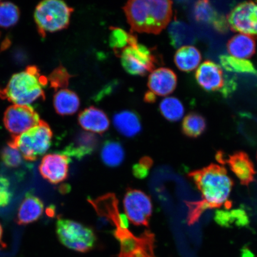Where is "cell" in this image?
I'll list each match as a JSON object with an SVG mask.
<instances>
[{
  "label": "cell",
  "instance_id": "6da1fadb",
  "mask_svg": "<svg viewBox=\"0 0 257 257\" xmlns=\"http://www.w3.org/2000/svg\"><path fill=\"white\" fill-rule=\"evenodd\" d=\"M202 194V200L194 201L195 207L201 213L224 205L229 210L232 202L229 200L233 182L224 167L211 164L205 168L195 170L188 175Z\"/></svg>",
  "mask_w": 257,
  "mask_h": 257
},
{
  "label": "cell",
  "instance_id": "7a4b0ae2",
  "mask_svg": "<svg viewBox=\"0 0 257 257\" xmlns=\"http://www.w3.org/2000/svg\"><path fill=\"white\" fill-rule=\"evenodd\" d=\"M172 6L168 0H133L124 6L123 11L132 30L157 35L171 21Z\"/></svg>",
  "mask_w": 257,
  "mask_h": 257
},
{
  "label": "cell",
  "instance_id": "3957f363",
  "mask_svg": "<svg viewBox=\"0 0 257 257\" xmlns=\"http://www.w3.org/2000/svg\"><path fill=\"white\" fill-rule=\"evenodd\" d=\"M48 82L37 67L29 66L25 71L13 75L0 96L16 105H30L37 99H45L43 87Z\"/></svg>",
  "mask_w": 257,
  "mask_h": 257
},
{
  "label": "cell",
  "instance_id": "277c9868",
  "mask_svg": "<svg viewBox=\"0 0 257 257\" xmlns=\"http://www.w3.org/2000/svg\"><path fill=\"white\" fill-rule=\"evenodd\" d=\"M73 9L62 1L47 0L39 3L35 10L34 19L38 33L43 38L68 27Z\"/></svg>",
  "mask_w": 257,
  "mask_h": 257
},
{
  "label": "cell",
  "instance_id": "5b68a950",
  "mask_svg": "<svg viewBox=\"0 0 257 257\" xmlns=\"http://www.w3.org/2000/svg\"><path fill=\"white\" fill-rule=\"evenodd\" d=\"M53 134L47 122L40 123L10 141L17 148L25 160L33 162L44 155L52 144Z\"/></svg>",
  "mask_w": 257,
  "mask_h": 257
},
{
  "label": "cell",
  "instance_id": "8992f818",
  "mask_svg": "<svg viewBox=\"0 0 257 257\" xmlns=\"http://www.w3.org/2000/svg\"><path fill=\"white\" fill-rule=\"evenodd\" d=\"M56 232L60 242L75 251L87 252L95 246L96 237L94 230L78 221L58 218Z\"/></svg>",
  "mask_w": 257,
  "mask_h": 257
},
{
  "label": "cell",
  "instance_id": "52a82bcc",
  "mask_svg": "<svg viewBox=\"0 0 257 257\" xmlns=\"http://www.w3.org/2000/svg\"><path fill=\"white\" fill-rule=\"evenodd\" d=\"M116 226L114 236L120 244V252L117 257H156L154 254V234L146 231L137 237L126 228L121 227L118 223V216L112 218Z\"/></svg>",
  "mask_w": 257,
  "mask_h": 257
},
{
  "label": "cell",
  "instance_id": "ba28073f",
  "mask_svg": "<svg viewBox=\"0 0 257 257\" xmlns=\"http://www.w3.org/2000/svg\"><path fill=\"white\" fill-rule=\"evenodd\" d=\"M118 57L125 71L134 76L153 72L159 62L152 48L138 43L125 48Z\"/></svg>",
  "mask_w": 257,
  "mask_h": 257
},
{
  "label": "cell",
  "instance_id": "9c48e42d",
  "mask_svg": "<svg viewBox=\"0 0 257 257\" xmlns=\"http://www.w3.org/2000/svg\"><path fill=\"white\" fill-rule=\"evenodd\" d=\"M40 115L30 105H12L5 112L3 122L12 137L20 136L40 121Z\"/></svg>",
  "mask_w": 257,
  "mask_h": 257
},
{
  "label": "cell",
  "instance_id": "30bf717a",
  "mask_svg": "<svg viewBox=\"0 0 257 257\" xmlns=\"http://www.w3.org/2000/svg\"><path fill=\"white\" fill-rule=\"evenodd\" d=\"M123 205L126 216L132 223L137 226H149L153 204L146 193L138 189H128L124 195Z\"/></svg>",
  "mask_w": 257,
  "mask_h": 257
},
{
  "label": "cell",
  "instance_id": "8fae6325",
  "mask_svg": "<svg viewBox=\"0 0 257 257\" xmlns=\"http://www.w3.org/2000/svg\"><path fill=\"white\" fill-rule=\"evenodd\" d=\"M227 19L232 31L257 37V4L255 3H240L230 12Z\"/></svg>",
  "mask_w": 257,
  "mask_h": 257
},
{
  "label": "cell",
  "instance_id": "7c38bea8",
  "mask_svg": "<svg viewBox=\"0 0 257 257\" xmlns=\"http://www.w3.org/2000/svg\"><path fill=\"white\" fill-rule=\"evenodd\" d=\"M71 159L61 153L48 154L41 160L39 171L43 178L52 184H58L68 178Z\"/></svg>",
  "mask_w": 257,
  "mask_h": 257
},
{
  "label": "cell",
  "instance_id": "4fadbf2b",
  "mask_svg": "<svg viewBox=\"0 0 257 257\" xmlns=\"http://www.w3.org/2000/svg\"><path fill=\"white\" fill-rule=\"evenodd\" d=\"M217 160L221 164L227 163L234 175L239 179L241 185L248 186L254 181L256 173L254 166L248 154L243 152L234 153L228 157H223V153H218Z\"/></svg>",
  "mask_w": 257,
  "mask_h": 257
},
{
  "label": "cell",
  "instance_id": "5bb4252c",
  "mask_svg": "<svg viewBox=\"0 0 257 257\" xmlns=\"http://www.w3.org/2000/svg\"><path fill=\"white\" fill-rule=\"evenodd\" d=\"M198 84L205 91L222 92L226 86L224 74L221 67L211 61H205L195 73Z\"/></svg>",
  "mask_w": 257,
  "mask_h": 257
},
{
  "label": "cell",
  "instance_id": "9a60e30c",
  "mask_svg": "<svg viewBox=\"0 0 257 257\" xmlns=\"http://www.w3.org/2000/svg\"><path fill=\"white\" fill-rule=\"evenodd\" d=\"M178 78L172 70L160 67L151 72L148 80L150 91L156 95L165 96L171 94L175 91Z\"/></svg>",
  "mask_w": 257,
  "mask_h": 257
},
{
  "label": "cell",
  "instance_id": "2e32d148",
  "mask_svg": "<svg viewBox=\"0 0 257 257\" xmlns=\"http://www.w3.org/2000/svg\"><path fill=\"white\" fill-rule=\"evenodd\" d=\"M98 138L94 134L81 133L77 135L73 142L64 148L61 153L80 160L95 152L98 146Z\"/></svg>",
  "mask_w": 257,
  "mask_h": 257
},
{
  "label": "cell",
  "instance_id": "e0dca14e",
  "mask_svg": "<svg viewBox=\"0 0 257 257\" xmlns=\"http://www.w3.org/2000/svg\"><path fill=\"white\" fill-rule=\"evenodd\" d=\"M80 126L92 133L102 134L108 130L110 120L104 111L91 106L80 112Z\"/></svg>",
  "mask_w": 257,
  "mask_h": 257
},
{
  "label": "cell",
  "instance_id": "ac0fdd59",
  "mask_svg": "<svg viewBox=\"0 0 257 257\" xmlns=\"http://www.w3.org/2000/svg\"><path fill=\"white\" fill-rule=\"evenodd\" d=\"M44 204L41 199L28 191L25 194L19 208L16 222L19 225H26L35 222L43 215Z\"/></svg>",
  "mask_w": 257,
  "mask_h": 257
},
{
  "label": "cell",
  "instance_id": "d6986e66",
  "mask_svg": "<svg viewBox=\"0 0 257 257\" xmlns=\"http://www.w3.org/2000/svg\"><path fill=\"white\" fill-rule=\"evenodd\" d=\"M194 16L196 21L212 25L221 33H224L227 30L228 25L224 16L218 14L208 1L204 0L195 3Z\"/></svg>",
  "mask_w": 257,
  "mask_h": 257
},
{
  "label": "cell",
  "instance_id": "ffe728a7",
  "mask_svg": "<svg viewBox=\"0 0 257 257\" xmlns=\"http://www.w3.org/2000/svg\"><path fill=\"white\" fill-rule=\"evenodd\" d=\"M112 122L115 130L125 137H136L142 130L140 118L133 111L118 112L114 115Z\"/></svg>",
  "mask_w": 257,
  "mask_h": 257
},
{
  "label": "cell",
  "instance_id": "44dd1931",
  "mask_svg": "<svg viewBox=\"0 0 257 257\" xmlns=\"http://www.w3.org/2000/svg\"><path fill=\"white\" fill-rule=\"evenodd\" d=\"M227 47L233 57L245 59L251 57L255 54L256 43L250 35L240 34L231 38Z\"/></svg>",
  "mask_w": 257,
  "mask_h": 257
},
{
  "label": "cell",
  "instance_id": "7402d4cb",
  "mask_svg": "<svg viewBox=\"0 0 257 257\" xmlns=\"http://www.w3.org/2000/svg\"><path fill=\"white\" fill-rule=\"evenodd\" d=\"M80 99L76 93L67 89L57 91L54 96V107L61 115H73L79 110Z\"/></svg>",
  "mask_w": 257,
  "mask_h": 257
},
{
  "label": "cell",
  "instance_id": "603a6c76",
  "mask_svg": "<svg viewBox=\"0 0 257 257\" xmlns=\"http://www.w3.org/2000/svg\"><path fill=\"white\" fill-rule=\"evenodd\" d=\"M201 59L200 51L192 46L179 48L174 57L177 67L185 72H190L197 69Z\"/></svg>",
  "mask_w": 257,
  "mask_h": 257
},
{
  "label": "cell",
  "instance_id": "cb8c5ba5",
  "mask_svg": "<svg viewBox=\"0 0 257 257\" xmlns=\"http://www.w3.org/2000/svg\"><path fill=\"white\" fill-rule=\"evenodd\" d=\"M169 35L172 46L176 48L191 46L197 40L192 29L184 22L179 21L170 24Z\"/></svg>",
  "mask_w": 257,
  "mask_h": 257
},
{
  "label": "cell",
  "instance_id": "d4e9b609",
  "mask_svg": "<svg viewBox=\"0 0 257 257\" xmlns=\"http://www.w3.org/2000/svg\"><path fill=\"white\" fill-rule=\"evenodd\" d=\"M125 153L123 147L117 141L107 140L102 145L101 159L102 163L109 168H116L123 162Z\"/></svg>",
  "mask_w": 257,
  "mask_h": 257
},
{
  "label": "cell",
  "instance_id": "484cf974",
  "mask_svg": "<svg viewBox=\"0 0 257 257\" xmlns=\"http://www.w3.org/2000/svg\"><path fill=\"white\" fill-rule=\"evenodd\" d=\"M109 37L110 46L113 49L115 55H119L121 51L128 46L138 43L136 35L128 33L120 28L111 27Z\"/></svg>",
  "mask_w": 257,
  "mask_h": 257
},
{
  "label": "cell",
  "instance_id": "4316f807",
  "mask_svg": "<svg viewBox=\"0 0 257 257\" xmlns=\"http://www.w3.org/2000/svg\"><path fill=\"white\" fill-rule=\"evenodd\" d=\"M215 221L223 227H230L232 224L237 226H245L249 223L248 215L243 209H235L231 211L217 210Z\"/></svg>",
  "mask_w": 257,
  "mask_h": 257
},
{
  "label": "cell",
  "instance_id": "83f0119b",
  "mask_svg": "<svg viewBox=\"0 0 257 257\" xmlns=\"http://www.w3.org/2000/svg\"><path fill=\"white\" fill-rule=\"evenodd\" d=\"M207 123L204 117L196 112L186 115L182 121V133L189 138H198L206 130Z\"/></svg>",
  "mask_w": 257,
  "mask_h": 257
},
{
  "label": "cell",
  "instance_id": "f1b7e54d",
  "mask_svg": "<svg viewBox=\"0 0 257 257\" xmlns=\"http://www.w3.org/2000/svg\"><path fill=\"white\" fill-rule=\"evenodd\" d=\"M159 108L163 116L172 122L181 120L185 113L184 105L179 99L173 96L164 98L160 103Z\"/></svg>",
  "mask_w": 257,
  "mask_h": 257
},
{
  "label": "cell",
  "instance_id": "f546056e",
  "mask_svg": "<svg viewBox=\"0 0 257 257\" xmlns=\"http://www.w3.org/2000/svg\"><path fill=\"white\" fill-rule=\"evenodd\" d=\"M223 68L227 72L257 75V70L250 61L227 55L220 56Z\"/></svg>",
  "mask_w": 257,
  "mask_h": 257
},
{
  "label": "cell",
  "instance_id": "4dcf8cb0",
  "mask_svg": "<svg viewBox=\"0 0 257 257\" xmlns=\"http://www.w3.org/2000/svg\"><path fill=\"white\" fill-rule=\"evenodd\" d=\"M20 11L11 2H0V27L9 28L18 23Z\"/></svg>",
  "mask_w": 257,
  "mask_h": 257
},
{
  "label": "cell",
  "instance_id": "1f68e13d",
  "mask_svg": "<svg viewBox=\"0 0 257 257\" xmlns=\"http://www.w3.org/2000/svg\"><path fill=\"white\" fill-rule=\"evenodd\" d=\"M0 156L4 165L12 169L20 168L23 165L25 160L19 150L11 141L8 143L7 146L2 150Z\"/></svg>",
  "mask_w": 257,
  "mask_h": 257
},
{
  "label": "cell",
  "instance_id": "d6a6232c",
  "mask_svg": "<svg viewBox=\"0 0 257 257\" xmlns=\"http://www.w3.org/2000/svg\"><path fill=\"white\" fill-rule=\"evenodd\" d=\"M71 78L72 75H70L65 67L60 66L54 69L48 76V81L50 82L51 88L57 90L67 87Z\"/></svg>",
  "mask_w": 257,
  "mask_h": 257
},
{
  "label": "cell",
  "instance_id": "836d02e7",
  "mask_svg": "<svg viewBox=\"0 0 257 257\" xmlns=\"http://www.w3.org/2000/svg\"><path fill=\"white\" fill-rule=\"evenodd\" d=\"M12 197L11 182L6 177L0 175V208L8 206Z\"/></svg>",
  "mask_w": 257,
  "mask_h": 257
},
{
  "label": "cell",
  "instance_id": "e575fe53",
  "mask_svg": "<svg viewBox=\"0 0 257 257\" xmlns=\"http://www.w3.org/2000/svg\"><path fill=\"white\" fill-rule=\"evenodd\" d=\"M153 166V160L150 157H143L139 163L133 166V174L137 178L143 179L149 175L150 169Z\"/></svg>",
  "mask_w": 257,
  "mask_h": 257
},
{
  "label": "cell",
  "instance_id": "d590c367",
  "mask_svg": "<svg viewBox=\"0 0 257 257\" xmlns=\"http://www.w3.org/2000/svg\"><path fill=\"white\" fill-rule=\"evenodd\" d=\"M157 96L152 91H148L144 96V101L149 103H153L156 100Z\"/></svg>",
  "mask_w": 257,
  "mask_h": 257
},
{
  "label": "cell",
  "instance_id": "8d00e7d4",
  "mask_svg": "<svg viewBox=\"0 0 257 257\" xmlns=\"http://www.w3.org/2000/svg\"><path fill=\"white\" fill-rule=\"evenodd\" d=\"M3 236V228L1 224H0V242H1Z\"/></svg>",
  "mask_w": 257,
  "mask_h": 257
},
{
  "label": "cell",
  "instance_id": "74e56055",
  "mask_svg": "<svg viewBox=\"0 0 257 257\" xmlns=\"http://www.w3.org/2000/svg\"><path fill=\"white\" fill-rule=\"evenodd\" d=\"M1 91H2L1 90H0V94H1Z\"/></svg>",
  "mask_w": 257,
  "mask_h": 257
}]
</instances>
